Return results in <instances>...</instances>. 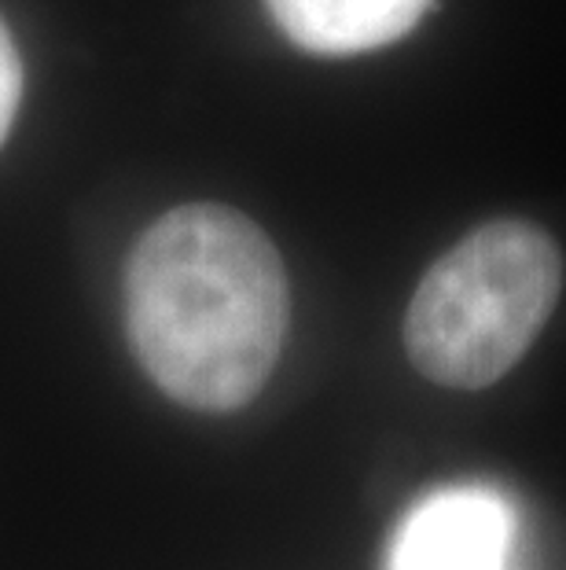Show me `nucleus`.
<instances>
[{
	"mask_svg": "<svg viewBox=\"0 0 566 570\" xmlns=\"http://www.w3.org/2000/svg\"><path fill=\"white\" fill-rule=\"evenodd\" d=\"M435 0H265L284 38L317 56H357L401 41Z\"/></svg>",
	"mask_w": 566,
	"mask_h": 570,
	"instance_id": "nucleus-4",
	"label": "nucleus"
},
{
	"mask_svg": "<svg viewBox=\"0 0 566 570\" xmlns=\"http://www.w3.org/2000/svg\"><path fill=\"white\" fill-rule=\"evenodd\" d=\"M508 508L481 490L441 493L416 508L394 544L390 570H504Z\"/></svg>",
	"mask_w": 566,
	"mask_h": 570,
	"instance_id": "nucleus-3",
	"label": "nucleus"
},
{
	"mask_svg": "<svg viewBox=\"0 0 566 570\" xmlns=\"http://www.w3.org/2000/svg\"><path fill=\"white\" fill-rule=\"evenodd\" d=\"M126 335L170 402L236 412L272 380L291 321L280 250L244 210L188 203L132 244Z\"/></svg>",
	"mask_w": 566,
	"mask_h": 570,
	"instance_id": "nucleus-1",
	"label": "nucleus"
},
{
	"mask_svg": "<svg viewBox=\"0 0 566 570\" xmlns=\"http://www.w3.org/2000/svg\"><path fill=\"white\" fill-rule=\"evenodd\" d=\"M559 295L556 239L523 217H493L424 273L405 309V354L430 383L486 391L537 343Z\"/></svg>",
	"mask_w": 566,
	"mask_h": 570,
	"instance_id": "nucleus-2",
	"label": "nucleus"
},
{
	"mask_svg": "<svg viewBox=\"0 0 566 570\" xmlns=\"http://www.w3.org/2000/svg\"><path fill=\"white\" fill-rule=\"evenodd\" d=\"M19 100H22V63L8 27L0 22V144L8 140L11 122H16Z\"/></svg>",
	"mask_w": 566,
	"mask_h": 570,
	"instance_id": "nucleus-5",
	"label": "nucleus"
}]
</instances>
